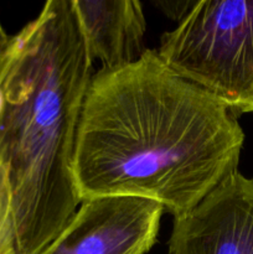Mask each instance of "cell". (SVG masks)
Segmentation results:
<instances>
[{"label": "cell", "instance_id": "cell-1", "mask_svg": "<svg viewBox=\"0 0 253 254\" xmlns=\"http://www.w3.org/2000/svg\"><path fill=\"white\" fill-rule=\"evenodd\" d=\"M243 143L230 108L146 50L92 76L77 127V193L81 202L145 198L181 217L238 171Z\"/></svg>", "mask_w": 253, "mask_h": 254}, {"label": "cell", "instance_id": "cell-2", "mask_svg": "<svg viewBox=\"0 0 253 254\" xmlns=\"http://www.w3.org/2000/svg\"><path fill=\"white\" fill-rule=\"evenodd\" d=\"M92 62L73 0H49L10 37L0 61V163L17 254H41L81 205L73 156Z\"/></svg>", "mask_w": 253, "mask_h": 254}, {"label": "cell", "instance_id": "cell-3", "mask_svg": "<svg viewBox=\"0 0 253 254\" xmlns=\"http://www.w3.org/2000/svg\"><path fill=\"white\" fill-rule=\"evenodd\" d=\"M156 54L235 114L253 113V0H200Z\"/></svg>", "mask_w": 253, "mask_h": 254}, {"label": "cell", "instance_id": "cell-4", "mask_svg": "<svg viewBox=\"0 0 253 254\" xmlns=\"http://www.w3.org/2000/svg\"><path fill=\"white\" fill-rule=\"evenodd\" d=\"M163 212L145 198H88L41 254H145L158 241Z\"/></svg>", "mask_w": 253, "mask_h": 254}, {"label": "cell", "instance_id": "cell-5", "mask_svg": "<svg viewBox=\"0 0 253 254\" xmlns=\"http://www.w3.org/2000/svg\"><path fill=\"white\" fill-rule=\"evenodd\" d=\"M169 254H253V178L236 171L175 218Z\"/></svg>", "mask_w": 253, "mask_h": 254}, {"label": "cell", "instance_id": "cell-6", "mask_svg": "<svg viewBox=\"0 0 253 254\" xmlns=\"http://www.w3.org/2000/svg\"><path fill=\"white\" fill-rule=\"evenodd\" d=\"M92 60L113 69L138 61L145 49L146 20L138 0H73Z\"/></svg>", "mask_w": 253, "mask_h": 254}, {"label": "cell", "instance_id": "cell-7", "mask_svg": "<svg viewBox=\"0 0 253 254\" xmlns=\"http://www.w3.org/2000/svg\"><path fill=\"white\" fill-rule=\"evenodd\" d=\"M0 254H17L12 196L6 169L0 163Z\"/></svg>", "mask_w": 253, "mask_h": 254}, {"label": "cell", "instance_id": "cell-8", "mask_svg": "<svg viewBox=\"0 0 253 254\" xmlns=\"http://www.w3.org/2000/svg\"><path fill=\"white\" fill-rule=\"evenodd\" d=\"M151 2L169 19L180 22L192 10L197 0H156Z\"/></svg>", "mask_w": 253, "mask_h": 254}, {"label": "cell", "instance_id": "cell-9", "mask_svg": "<svg viewBox=\"0 0 253 254\" xmlns=\"http://www.w3.org/2000/svg\"><path fill=\"white\" fill-rule=\"evenodd\" d=\"M10 37L11 36L5 32V30L2 29L1 24H0V61H1L5 51H6L7 45H9V42H10Z\"/></svg>", "mask_w": 253, "mask_h": 254}, {"label": "cell", "instance_id": "cell-10", "mask_svg": "<svg viewBox=\"0 0 253 254\" xmlns=\"http://www.w3.org/2000/svg\"><path fill=\"white\" fill-rule=\"evenodd\" d=\"M2 109H4V97H2V92L0 89V117H1Z\"/></svg>", "mask_w": 253, "mask_h": 254}]
</instances>
